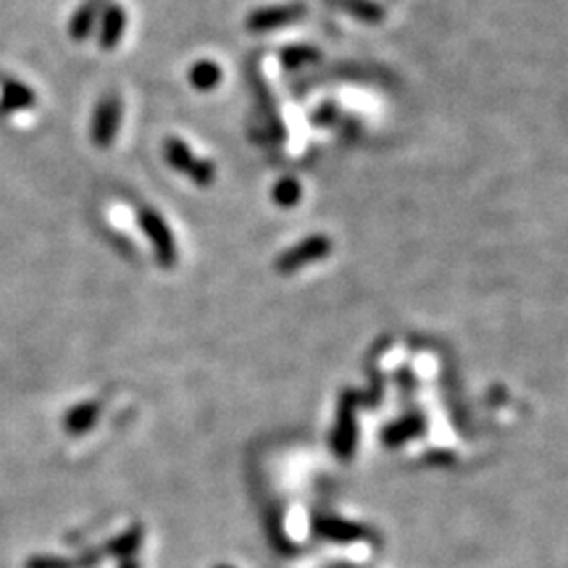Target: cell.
I'll return each mask as SVG.
<instances>
[{"mask_svg": "<svg viewBox=\"0 0 568 568\" xmlns=\"http://www.w3.org/2000/svg\"><path fill=\"white\" fill-rule=\"evenodd\" d=\"M140 226L145 237L152 240V245H154L158 263H161L163 268H171L177 259V248L175 240H173V234L169 232V227H166L161 215L152 209H143L140 213Z\"/></svg>", "mask_w": 568, "mask_h": 568, "instance_id": "obj_1", "label": "cell"}, {"mask_svg": "<svg viewBox=\"0 0 568 568\" xmlns=\"http://www.w3.org/2000/svg\"><path fill=\"white\" fill-rule=\"evenodd\" d=\"M331 251V240L327 237H310L308 240L300 242L293 248H289L287 253H282L279 258V266L280 272H295L303 266H308L311 261H318L322 258H327Z\"/></svg>", "mask_w": 568, "mask_h": 568, "instance_id": "obj_2", "label": "cell"}, {"mask_svg": "<svg viewBox=\"0 0 568 568\" xmlns=\"http://www.w3.org/2000/svg\"><path fill=\"white\" fill-rule=\"evenodd\" d=\"M166 161H169L173 169L188 173V175L192 177V182H196L198 185H209L213 182V175H215L213 164L206 161H196V158L192 156L190 148L184 142L166 143Z\"/></svg>", "mask_w": 568, "mask_h": 568, "instance_id": "obj_3", "label": "cell"}, {"mask_svg": "<svg viewBox=\"0 0 568 568\" xmlns=\"http://www.w3.org/2000/svg\"><path fill=\"white\" fill-rule=\"evenodd\" d=\"M119 124H121V101L116 100V97H106V100L97 103L91 127L95 145L108 148L116 133H119Z\"/></svg>", "mask_w": 568, "mask_h": 568, "instance_id": "obj_4", "label": "cell"}, {"mask_svg": "<svg viewBox=\"0 0 568 568\" xmlns=\"http://www.w3.org/2000/svg\"><path fill=\"white\" fill-rule=\"evenodd\" d=\"M97 419H100V405L97 403H82V405H76L74 408H70L64 419V426L70 434L79 436V434H85L91 429Z\"/></svg>", "mask_w": 568, "mask_h": 568, "instance_id": "obj_5", "label": "cell"}, {"mask_svg": "<svg viewBox=\"0 0 568 568\" xmlns=\"http://www.w3.org/2000/svg\"><path fill=\"white\" fill-rule=\"evenodd\" d=\"M356 442V424H354V408H345L339 415V424L335 427V436H332V447L339 455H352Z\"/></svg>", "mask_w": 568, "mask_h": 568, "instance_id": "obj_6", "label": "cell"}, {"mask_svg": "<svg viewBox=\"0 0 568 568\" xmlns=\"http://www.w3.org/2000/svg\"><path fill=\"white\" fill-rule=\"evenodd\" d=\"M3 103L6 110H22V108H27L34 103V95L30 89H26L24 85H9L5 89V95H3Z\"/></svg>", "mask_w": 568, "mask_h": 568, "instance_id": "obj_7", "label": "cell"}, {"mask_svg": "<svg viewBox=\"0 0 568 568\" xmlns=\"http://www.w3.org/2000/svg\"><path fill=\"white\" fill-rule=\"evenodd\" d=\"M301 198V185L295 179H282L274 188V200L280 206H293Z\"/></svg>", "mask_w": 568, "mask_h": 568, "instance_id": "obj_8", "label": "cell"}, {"mask_svg": "<svg viewBox=\"0 0 568 568\" xmlns=\"http://www.w3.org/2000/svg\"><path fill=\"white\" fill-rule=\"evenodd\" d=\"M26 568H74L70 560L55 556H34L26 563Z\"/></svg>", "mask_w": 568, "mask_h": 568, "instance_id": "obj_9", "label": "cell"}]
</instances>
